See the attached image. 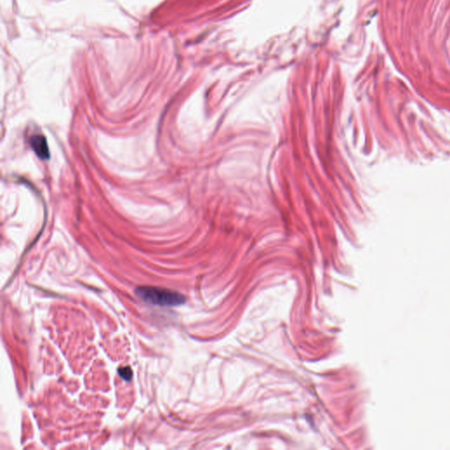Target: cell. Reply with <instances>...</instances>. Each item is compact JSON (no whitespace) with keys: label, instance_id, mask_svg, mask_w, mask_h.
<instances>
[{"label":"cell","instance_id":"cell-1","mask_svg":"<svg viewBox=\"0 0 450 450\" xmlns=\"http://www.w3.org/2000/svg\"><path fill=\"white\" fill-rule=\"evenodd\" d=\"M138 298L147 304L162 307H175L185 304L186 297L175 291L152 286H140L135 291Z\"/></svg>","mask_w":450,"mask_h":450},{"label":"cell","instance_id":"cell-2","mask_svg":"<svg viewBox=\"0 0 450 450\" xmlns=\"http://www.w3.org/2000/svg\"><path fill=\"white\" fill-rule=\"evenodd\" d=\"M30 147L36 156L41 159H49L50 157L49 146L45 137L43 135H33L29 139Z\"/></svg>","mask_w":450,"mask_h":450},{"label":"cell","instance_id":"cell-3","mask_svg":"<svg viewBox=\"0 0 450 450\" xmlns=\"http://www.w3.org/2000/svg\"><path fill=\"white\" fill-rule=\"evenodd\" d=\"M118 373L121 378L127 382L131 381V379L133 377V372L130 367H121L118 369Z\"/></svg>","mask_w":450,"mask_h":450}]
</instances>
